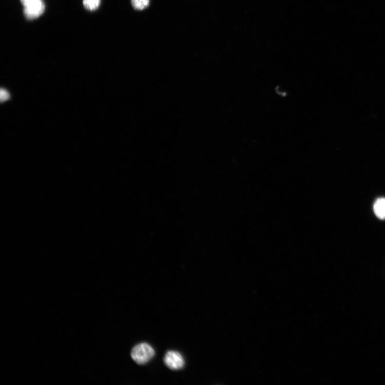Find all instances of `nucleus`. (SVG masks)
<instances>
[{"label": "nucleus", "instance_id": "1", "mask_svg": "<svg viewBox=\"0 0 385 385\" xmlns=\"http://www.w3.org/2000/svg\"><path fill=\"white\" fill-rule=\"evenodd\" d=\"M155 355L152 346L147 343H141L134 346L131 357L137 364L142 365L148 362Z\"/></svg>", "mask_w": 385, "mask_h": 385}, {"label": "nucleus", "instance_id": "8", "mask_svg": "<svg viewBox=\"0 0 385 385\" xmlns=\"http://www.w3.org/2000/svg\"><path fill=\"white\" fill-rule=\"evenodd\" d=\"M21 1L23 6L25 7L34 2L40 1V0H21Z\"/></svg>", "mask_w": 385, "mask_h": 385}, {"label": "nucleus", "instance_id": "2", "mask_svg": "<svg viewBox=\"0 0 385 385\" xmlns=\"http://www.w3.org/2000/svg\"><path fill=\"white\" fill-rule=\"evenodd\" d=\"M164 362L167 367L174 370L181 369L185 365L183 356L176 351L167 352L164 356Z\"/></svg>", "mask_w": 385, "mask_h": 385}, {"label": "nucleus", "instance_id": "7", "mask_svg": "<svg viewBox=\"0 0 385 385\" xmlns=\"http://www.w3.org/2000/svg\"><path fill=\"white\" fill-rule=\"evenodd\" d=\"M0 98H1L2 102H5L10 98V94L9 92L6 91L5 89H1V93H0Z\"/></svg>", "mask_w": 385, "mask_h": 385}, {"label": "nucleus", "instance_id": "5", "mask_svg": "<svg viewBox=\"0 0 385 385\" xmlns=\"http://www.w3.org/2000/svg\"><path fill=\"white\" fill-rule=\"evenodd\" d=\"M101 0H83L84 7L90 11H93L98 9Z\"/></svg>", "mask_w": 385, "mask_h": 385}, {"label": "nucleus", "instance_id": "4", "mask_svg": "<svg viewBox=\"0 0 385 385\" xmlns=\"http://www.w3.org/2000/svg\"><path fill=\"white\" fill-rule=\"evenodd\" d=\"M376 216L380 220H385V198L377 199L374 205Z\"/></svg>", "mask_w": 385, "mask_h": 385}, {"label": "nucleus", "instance_id": "6", "mask_svg": "<svg viewBox=\"0 0 385 385\" xmlns=\"http://www.w3.org/2000/svg\"><path fill=\"white\" fill-rule=\"evenodd\" d=\"M132 6L137 10H143L149 4V0H131Z\"/></svg>", "mask_w": 385, "mask_h": 385}, {"label": "nucleus", "instance_id": "3", "mask_svg": "<svg viewBox=\"0 0 385 385\" xmlns=\"http://www.w3.org/2000/svg\"><path fill=\"white\" fill-rule=\"evenodd\" d=\"M45 10V6L42 0L32 3L24 7V14L29 20H33L41 16Z\"/></svg>", "mask_w": 385, "mask_h": 385}]
</instances>
